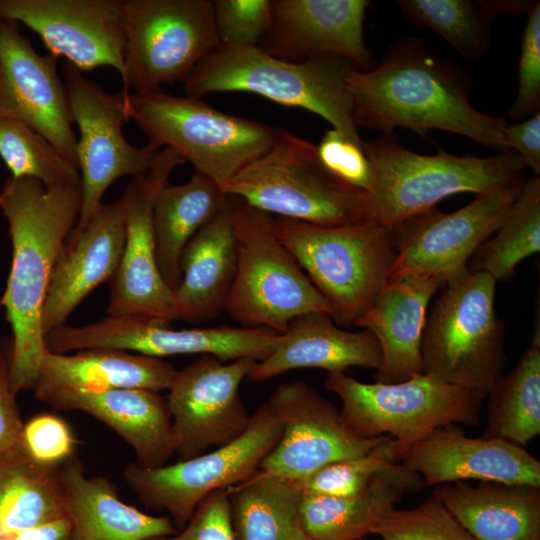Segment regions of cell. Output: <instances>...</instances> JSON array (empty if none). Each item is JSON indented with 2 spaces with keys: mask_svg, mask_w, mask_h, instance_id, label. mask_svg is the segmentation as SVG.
<instances>
[{
  "mask_svg": "<svg viewBox=\"0 0 540 540\" xmlns=\"http://www.w3.org/2000/svg\"><path fill=\"white\" fill-rule=\"evenodd\" d=\"M61 72L73 123L79 130L76 145L82 205L74 230L91 219L108 187L122 176L139 179L150 171L160 149L147 143L135 146L125 137L124 123L130 93H108L69 62Z\"/></svg>",
  "mask_w": 540,
  "mask_h": 540,
  "instance_id": "13",
  "label": "cell"
},
{
  "mask_svg": "<svg viewBox=\"0 0 540 540\" xmlns=\"http://www.w3.org/2000/svg\"><path fill=\"white\" fill-rule=\"evenodd\" d=\"M176 369L162 358L92 348L74 354L46 351L34 393L51 389L168 390Z\"/></svg>",
  "mask_w": 540,
  "mask_h": 540,
  "instance_id": "31",
  "label": "cell"
},
{
  "mask_svg": "<svg viewBox=\"0 0 540 540\" xmlns=\"http://www.w3.org/2000/svg\"><path fill=\"white\" fill-rule=\"evenodd\" d=\"M213 8L224 46H258L271 25L272 0H216Z\"/></svg>",
  "mask_w": 540,
  "mask_h": 540,
  "instance_id": "41",
  "label": "cell"
},
{
  "mask_svg": "<svg viewBox=\"0 0 540 540\" xmlns=\"http://www.w3.org/2000/svg\"><path fill=\"white\" fill-rule=\"evenodd\" d=\"M518 70V90L509 115L524 120L540 108V2L527 13Z\"/></svg>",
  "mask_w": 540,
  "mask_h": 540,
  "instance_id": "42",
  "label": "cell"
},
{
  "mask_svg": "<svg viewBox=\"0 0 540 540\" xmlns=\"http://www.w3.org/2000/svg\"><path fill=\"white\" fill-rule=\"evenodd\" d=\"M357 126L394 134L405 128L425 135L438 129L467 137L496 151H510L507 122L469 101L470 75L432 52L422 38L405 37L386 49L381 62L347 78Z\"/></svg>",
  "mask_w": 540,
  "mask_h": 540,
  "instance_id": "1",
  "label": "cell"
},
{
  "mask_svg": "<svg viewBox=\"0 0 540 540\" xmlns=\"http://www.w3.org/2000/svg\"><path fill=\"white\" fill-rule=\"evenodd\" d=\"M443 284L426 277L390 281L354 326L369 330L382 354L375 382L391 384L422 374L421 340L427 307Z\"/></svg>",
  "mask_w": 540,
  "mask_h": 540,
  "instance_id": "26",
  "label": "cell"
},
{
  "mask_svg": "<svg viewBox=\"0 0 540 540\" xmlns=\"http://www.w3.org/2000/svg\"><path fill=\"white\" fill-rule=\"evenodd\" d=\"M227 200L221 187L195 172L181 185L168 183L153 203V235L160 273L174 291L181 281L180 259L192 237L222 209Z\"/></svg>",
  "mask_w": 540,
  "mask_h": 540,
  "instance_id": "32",
  "label": "cell"
},
{
  "mask_svg": "<svg viewBox=\"0 0 540 540\" xmlns=\"http://www.w3.org/2000/svg\"><path fill=\"white\" fill-rule=\"evenodd\" d=\"M275 230L339 325H354L390 282L396 243L385 226L372 221L322 226L278 217Z\"/></svg>",
  "mask_w": 540,
  "mask_h": 540,
  "instance_id": "5",
  "label": "cell"
},
{
  "mask_svg": "<svg viewBox=\"0 0 540 540\" xmlns=\"http://www.w3.org/2000/svg\"><path fill=\"white\" fill-rule=\"evenodd\" d=\"M122 0H0V18L22 23L49 54L78 70L108 66L125 80Z\"/></svg>",
  "mask_w": 540,
  "mask_h": 540,
  "instance_id": "19",
  "label": "cell"
},
{
  "mask_svg": "<svg viewBox=\"0 0 540 540\" xmlns=\"http://www.w3.org/2000/svg\"><path fill=\"white\" fill-rule=\"evenodd\" d=\"M266 404L282 423V435L259 470L301 481L336 461L368 452L388 435L364 438L354 433L332 402L302 381L279 385Z\"/></svg>",
  "mask_w": 540,
  "mask_h": 540,
  "instance_id": "18",
  "label": "cell"
},
{
  "mask_svg": "<svg viewBox=\"0 0 540 540\" xmlns=\"http://www.w3.org/2000/svg\"><path fill=\"white\" fill-rule=\"evenodd\" d=\"M520 189L477 195L452 213L433 207L407 219L394 230L390 281L418 276L444 285L468 271V260L500 228Z\"/></svg>",
  "mask_w": 540,
  "mask_h": 540,
  "instance_id": "15",
  "label": "cell"
},
{
  "mask_svg": "<svg viewBox=\"0 0 540 540\" xmlns=\"http://www.w3.org/2000/svg\"><path fill=\"white\" fill-rule=\"evenodd\" d=\"M363 150L372 171L369 221L392 231L453 194H489L525 183L526 167L512 150L488 157L442 149L423 155L402 146L394 134L364 141Z\"/></svg>",
  "mask_w": 540,
  "mask_h": 540,
  "instance_id": "3",
  "label": "cell"
},
{
  "mask_svg": "<svg viewBox=\"0 0 540 540\" xmlns=\"http://www.w3.org/2000/svg\"><path fill=\"white\" fill-rule=\"evenodd\" d=\"M256 362L242 358L225 363L204 355L176 371L166 401L178 460L222 447L246 431L251 416L239 387Z\"/></svg>",
  "mask_w": 540,
  "mask_h": 540,
  "instance_id": "16",
  "label": "cell"
},
{
  "mask_svg": "<svg viewBox=\"0 0 540 540\" xmlns=\"http://www.w3.org/2000/svg\"><path fill=\"white\" fill-rule=\"evenodd\" d=\"M323 167L345 185L369 195L372 171L362 147L331 129L316 146Z\"/></svg>",
  "mask_w": 540,
  "mask_h": 540,
  "instance_id": "44",
  "label": "cell"
},
{
  "mask_svg": "<svg viewBox=\"0 0 540 540\" xmlns=\"http://www.w3.org/2000/svg\"><path fill=\"white\" fill-rule=\"evenodd\" d=\"M9 372V359L0 348V456L19 446L24 422L15 400Z\"/></svg>",
  "mask_w": 540,
  "mask_h": 540,
  "instance_id": "46",
  "label": "cell"
},
{
  "mask_svg": "<svg viewBox=\"0 0 540 540\" xmlns=\"http://www.w3.org/2000/svg\"><path fill=\"white\" fill-rule=\"evenodd\" d=\"M81 205V182L46 187L37 179L10 176L0 193L12 243L11 268L0 307L12 332L9 372L15 395L36 386L47 351L42 309Z\"/></svg>",
  "mask_w": 540,
  "mask_h": 540,
  "instance_id": "2",
  "label": "cell"
},
{
  "mask_svg": "<svg viewBox=\"0 0 540 540\" xmlns=\"http://www.w3.org/2000/svg\"><path fill=\"white\" fill-rule=\"evenodd\" d=\"M510 150L516 152L535 177L540 174V113L504 129Z\"/></svg>",
  "mask_w": 540,
  "mask_h": 540,
  "instance_id": "47",
  "label": "cell"
},
{
  "mask_svg": "<svg viewBox=\"0 0 540 540\" xmlns=\"http://www.w3.org/2000/svg\"><path fill=\"white\" fill-rule=\"evenodd\" d=\"M184 163L180 155L163 148L146 176L133 179L127 196L126 240L112 277L107 316L169 325L177 319L175 291L164 281L155 256L153 203L172 171Z\"/></svg>",
  "mask_w": 540,
  "mask_h": 540,
  "instance_id": "17",
  "label": "cell"
},
{
  "mask_svg": "<svg viewBox=\"0 0 540 540\" xmlns=\"http://www.w3.org/2000/svg\"><path fill=\"white\" fill-rule=\"evenodd\" d=\"M123 91L146 94L185 82L219 45L213 1L122 0Z\"/></svg>",
  "mask_w": 540,
  "mask_h": 540,
  "instance_id": "11",
  "label": "cell"
},
{
  "mask_svg": "<svg viewBox=\"0 0 540 540\" xmlns=\"http://www.w3.org/2000/svg\"><path fill=\"white\" fill-rule=\"evenodd\" d=\"M367 0H273L271 25L258 47L268 54L304 61L337 57L361 71L374 68L363 23Z\"/></svg>",
  "mask_w": 540,
  "mask_h": 540,
  "instance_id": "21",
  "label": "cell"
},
{
  "mask_svg": "<svg viewBox=\"0 0 540 540\" xmlns=\"http://www.w3.org/2000/svg\"><path fill=\"white\" fill-rule=\"evenodd\" d=\"M332 320L324 312L294 318L271 354L256 362L246 379L263 382L301 368H320L328 374L344 373L352 366L378 370L382 354L376 337L366 329L343 330Z\"/></svg>",
  "mask_w": 540,
  "mask_h": 540,
  "instance_id": "25",
  "label": "cell"
},
{
  "mask_svg": "<svg viewBox=\"0 0 540 540\" xmlns=\"http://www.w3.org/2000/svg\"><path fill=\"white\" fill-rule=\"evenodd\" d=\"M483 13L492 21L496 17L528 13L535 1L527 0H478Z\"/></svg>",
  "mask_w": 540,
  "mask_h": 540,
  "instance_id": "49",
  "label": "cell"
},
{
  "mask_svg": "<svg viewBox=\"0 0 540 540\" xmlns=\"http://www.w3.org/2000/svg\"><path fill=\"white\" fill-rule=\"evenodd\" d=\"M60 466L35 461L21 444L0 456V536L66 517Z\"/></svg>",
  "mask_w": 540,
  "mask_h": 540,
  "instance_id": "33",
  "label": "cell"
},
{
  "mask_svg": "<svg viewBox=\"0 0 540 540\" xmlns=\"http://www.w3.org/2000/svg\"><path fill=\"white\" fill-rule=\"evenodd\" d=\"M400 446L392 436L358 457L328 464L299 481L304 493L345 497L357 494L379 472L399 462Z\"/></svg>",
  "mask_w": 540,
  "mask_h": 540,
  "instance_id": "39",
  "label": "cell"
},
{
  "mask_svg": "<svg viewBox=\"0 0 540 540\" xmlns=\"http://www.w3.org/2000/svg\"><path fill=\"white\" fill-rule=\"evenodd\" d=\"M231 198L236 268L225 311L243 327L278 334L300 315H331L326 300L278 238L275 218Z\"/></svg>",
  "mask_w": 540,
  "mask_h": 540,
  "instance_id": "8",
  "label": "cell"
},
{
  "mask_svg": "<svg viewBox=\"0 0 540 540\" xmlns=\"http://www.w3.org/2000/svg\"><path fill=\"white\" fill-rule=\"evenodd\" d=\"M497 234L470 258V272H483L496 282L514 277L525 258L540 251V179L525 181Z\"/></svg>",
  "mask_w": 540,
  "mask_h": 540,
  "instance_id": "36",
  "label": "cell"
},
{
  "mask_svg": "<svg viewBox=\"0 0 540 540\" xmlns=\"http://www.w3.org/2000/svg\"><path fill=\"white\" fill-rule=\"evenodd\" d=\"M282 435V423L264 403L234 441L202 455L158 468L129 463L124 480L147 508L167 511L182 529L199 503L212 492L254 475Z\"/></svg>",
  "mask_w": 540,
  "mask_h": 540,
  "instance_id": "12",
  "label": "cell"
},
{
  "mask_svg": "<svg viewBox=\"0 0 540 540\" xmlns=\"http://www.w3.org/2000/svg\"><path fill=\"white\" fill-rule=\"evenodd\" d=\"M0 158L13 178H33L46 187L81 182L78 167L43 135L12 118H0Z\"/></svg>",
  "mask_w": 540,
  "mask_h": 540,
  "instance_id": "38",
  "label": "cell"
},
{
  "mask_svg": "<svg viewBox=\"0 0 540 540\" xmlns=\"http://www.w3.org/2000/svg\"><path fill=\"white\" fill-rule=\"evenodd\" d=\"M483 436L524 447L540 433V331L515 368L502 375L488 394Z\"/></svg>",
  "mask_w": 540,
  "mask_h": 540,
  "instance_id": "35",
  "label": "cell"
},
{
  "mask_svg": "<svg viewBox=\"0 0 540 540\" xmlns=\"http://www.w3.org/2000/svg\"><path fill=\"white\" fill-rule=\"evenodd\" d=\"M474 540H540V489L458 481L433 490Z\"/></svg>",
  "mask_w": 540,
  "mask_h": 540,
  "instance_id": "29",
  "label": "cell"
},
{
  "mask_svg": "<svg viewBox=\"0 0 540 540\" xmlns=\"http://www.w3.org/2000/svg\"><path fill=\"white\" fill-rule=\"evenodd\" d=\"M299 481L258 470L227 488L236 540H311L300 519Z\"/></svg>",
  "mask_w": 540,
  "mask_h": 540,
  "instance_id": "34",
  "label": "cell"
},
{
  "mask_svg": "<svg viewBox=\"0 0 540 540\" xmlns=\"http://www.w3.org/2000/svg\"><path fill=\"white\" fill-rule=\"evenodd\" d=\"M57 61L39 54L19 23L0 18V118L27 124L77 166V139Z\"/></svg>",
  "mask_w": 540,
  "mask_h": 540,
  "instance_id": "20",
  "label": "cell"
},
{
  "mask_svg": "<svg viewBox=\"0 0 540 540\" xmlns=\"http://www.w3.org/2000/svg\"><path fill=\"white\" fill-rule=\"evenodd\" d=\"M60 467L73 540H149L177 533L168 517L128 505L108 479L88 476L76 455Z\"/></svg>",
  "mask_w": 540,
  "mask_h": 540,
  "instance_id": "27",
  "label": "cell"
},
{
  "mask_svg": "<svg viewBox=\"0 0 540 540\" xmlns=\"http://www.w3.org/2000/svg\"><path fill=\"white\" fill-rule=\"evenodd\" d=\"M357 69L337 57L288 61L258 46L219 45L184 82L187 97L247 92L278 104L305 109L329 122L342 136L363 148L354 118L347 78Z\"/></svg>",
  "mask_w": 540,
  "mask_h": 540,
  "instance_id": "4",
  "label": "cell"
},
{
  "mask_svg": "<svg viewBox=\"0 0 540 540\" xmlns=\"http://www.w3.org/2000/svg\"><path fill=\"white\" fill-rule=\"evenodd\" d=\"M20 444L35 461L60 466L75 455L76 440L63 419L39 414L23 424Z\"/></svg>",
  "mask_w": 540,
  "mask_h": 540,
  "instance_id": "43",
  "label": "cell"
},
{
  "mask_svg": "<svg viewBox=\"0 0 540 540\" xmlns=\"http://www.w3.org/2000/svg\"><path fill=\"white\" fill-rule=\"evenodd\" d=\"M36 399L59 411H80L103 423L136 455L145 468L168 464L175 454L171 414L166 397L143 389H51Z\"/></svg>",
  "mask_w": 540,
  "mask_h": 540,
  "instance_id": "24",
  "label": "cell"
},
{
  "mask_svg": "<svg viewBox=\"0 0 540 540\" xmlns=\"http://www.w3.org/2000/svg\"><path fill=\"white\" fill-rule=\"evenodd\" d=\"M371 533L382 540H474L434 495L415 508L392 509Z\"/></svg>",
  "mask_w": 540,
  "mask_h": 540,
  "instance_id": "40",
  "label": "cell"
},
{
  "mask_svg": "<svg viewBox=\"0 0 540 540\" xmlns=\"http://www.w3.org/2000/svg\"><path fill=\"white\" fill-rule=\"evenodd\" d=\"M423 485L421 476L401 463L376 474L363 490L345 497L303 494L302 527L311 540H357L395 508L406 493Z\"/></svg>",
  "mask_w": 540,
  "mask_h": 540,
  "instance_id": "30",
  "label": "cell"
},
{
  "mask_svg": "<svg viewBox=\"0 0 540 540\" xmlns=\"http://www.w3.org/2000/svg\"><path fill=\"white\" fill-rule=\"evenodd\" d=\"M442 288L426 316L422 372L485 399L506 361L504 325L495 308L496 281L468 270Z\"/></svg>",
  "mask_w": 540,
  "mask_h": 540,
  "instance_id": "6",
  "label": "cell"
},
{
  "mask_svg": "<svg viewBox=\"0 0 540 540\" xmlns=\"http://www.w3.org/2000/svg\"><path fill=\"white\" fill-rule=\"evenodd\" d=\"M0 540H73L72 528L65 517L58 521L0 536Z\"/></svg>",
  "mask_w": 540,
  "mask_h": 540,
  "instance_id": "48",
  "label": "cell"
},
{
  "mask_svg": "<svg viewBox=\"0 0 540 540\" xmlns=\"http://www.w3.org/2000/svg\"><path fill=\"white\" fill-rule=\"evenodd\" d=\"M325 387L341 401L345 424L357 435H390L400 452L435 429L477 425L483 397L429 374L384 384L363 383L344 373L328 374Z\"/></svg>",
  "mask_w": 540,
  "mask_h": 540,
  "instance_id": "10",
  "label": "cell"
},
{
  "mask_svg": "<svg viewBox=\"0 0 540 540\" xmlns=\"http://www.w3.org/2000/svg\"><path fill=\"white\" fill-rule=\"evenodd\" d=\"M357 540H369V539H366V538L363 537V538H359Z\"/></svg>",
  "mask_w": 540,
  "mask_h": 540,
  "instance_id": "50",
  "label": "cell"
},
{
  "mask_svg": "<svg viewBox=\"0 0 540 540\" xmlns=\"http://www.w3.org/2000/svg\"><path fill=\"white\" fill-rule=\"evenodd\" d=\"M127 116L158 149L170 148L222 187L276 141L280 129L223 113L201 99L130 93Z\"/></svg>",
  "mask_w": 540,
  "mask_h": 540,
  "instance_id": "9",
  "label": "cell"
},
{
  "mask_svg": "<svg viewBox=\"0 0 540 540\" xmlns=\"http://www.w3.org/2000/svg\"><path fill=\"white\" fill-rule=\"evenodd\" d=\"M236 268L232 198L188 242L175 289L177 319L203 322L225 311Z\"/></svg>",
  "mask_w": 540,
  "mask_h": 540,
  "instance_id": "28",
  "label": "cell"
},
{
  "mask_svg": "<svg viewBox=\"0 0 540 540\" xmlns=\"http://www.w3.org/2000/svg\"><path fill=\"white\" fill-rule=\"evenodd\" d=\"M279 334L265 328L207 327L172 329L169 325L131 318L110 317L80 327L63 325L45 335L48 351L65 354L92 348L136 351L153 357L204 354L221 361L265 359Z\"/></svg>",
  "mask_w": 540,
  "mask_h": 540,
  "instance_id": "14",
  "label": "cell"
},
{
  "mask_svg": "<svg viewBox=\"0 0 540 540\" xmlns=\"http://www.w3.org/2000/svg\"><path fill=\"white\" fill-rule=\"evenodd\" d=\"M149 540H236L232 528L227 488L209 494L177 533Z\"/></svg>",
  "mask_w": 540,
  "mask_h": 540,
  "instance_id": "45",
  "label": "cell"
},
{
  "mask_svg": "<svg viewBox=\"0 0 540 540\" xmlns=\"http://www.w3.org/2000/svg\"><path fill=\"white\" fill-rule=\"evenodd\" d=\"M404 17L412 24L435 31L461 56L483 57L491 46V20L471 0H397Z\"/></svg>",
  "mask_w": 540,
  "mask_h": 540,
  "instance_id": "37",
  "label": "cell"
},
{
  "mask_svg": "<svg viewBox=\"0 0 540 540\" xmlns=\"http://www.w3.org/2000/svg\"><path fill=\"white\" fill-rule=\"evenodd\" d=\"M399 463L432 487L466 480L540 487V462L524 447L501 438L467 437L452 425L403 449Z\"/></svg>",
  "mask_w": 540,
  "mask_h": 540,
  "instance_id": "22",
  "label": "cell"
},
{
  "mask_svg": "<svg viewBox=\"0 0 540 540\" xmlns=\"http://www.w3.org/2000/svg\"><path fill=\"white\" fill-rule=\"evenodd\" d=\"M128 200L125 193L101 203L89 222L68 237L56 263L42 309L45 332L65 325L79 304L112 279L124 250Z\"/></svg>",
  "mask_w": 540,
  "mask_h": 540,
  "instance_id": "23",
  "label": "cell"
},
{
  "mask_svg": "<svg viewBox=\"0 0 540 540\" xmlns=\"http://www.w3.org/2000/svg\"><path fill=\"white\" fill-rule=\"evenodd\" d=\"M221 189L282 218L322 226L369 221V195L333 177L313 143L284 130L264 154Z\"/></svg>",
  "mask_w": 540,
  "mask_h": 540,
  "instance_id": "7",
  "label": "cell"
}]
</instances>
